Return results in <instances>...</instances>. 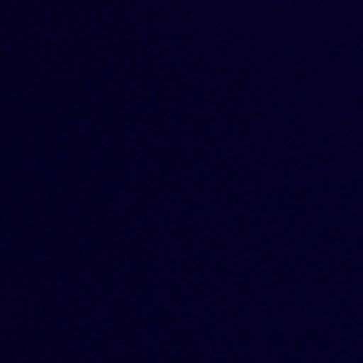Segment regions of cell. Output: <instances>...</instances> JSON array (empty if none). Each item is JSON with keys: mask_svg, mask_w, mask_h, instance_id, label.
Wrapping results in <instances>:
<instances>
[]
</instances>
